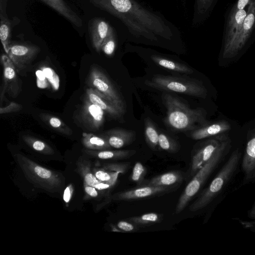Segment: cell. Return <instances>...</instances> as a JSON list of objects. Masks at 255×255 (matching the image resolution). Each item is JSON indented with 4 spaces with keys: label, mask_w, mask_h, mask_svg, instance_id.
Segmentation results:
<instances>
[{
    "label": "cell",
    "mask_w": 255,
    "mask_h": 255,
    "mask_svg": "<svg viewBox=\"0 0 255 255\" xmlns=\"http://www.w3.org/2000/svg\"><path fill=\"white\" fill-rule=\"evenodd\" d=\"M74 191V187L72 184H70L64 190L63 198L66 204L69 203Z\"/></svg>",
    "instance_id": "obj_41"
},
{
    "label": "cell",
    "mask_w": 255,
    "mask_h": 255,
    "mask_svg": "<svg viewBox=\"0 0 255 255\" xmlns=\"http://www.w3.org/2000/svg\"><path fill=\"white\" fill-rule=\"evenodd\" d=\"M128 164L126 163H110L105 165L103 168L109 171L119 172L124 173L128 168Z\"/></svg>",
    "instance_id": "obj_37"
},
{
    "label": "cell",
    "mask_w": 255,
    "mask_h": 255,
    "mask_svg": "<svg viewBox=\"0 0 255 255\" xmlns=\"http://www.w3.org/2000/svg\"><path fill=\"white\" fill-rule=\"evenodd\" d=\"M145 84L159 90L205 98L207 90L200 81L182 77L155 75Z\"/></svg>",
    "instance_id": "obj_6"
},
{
    "label": "cell",
    "mask_w": 255,
    "mask_h": 255,
    "mask_svg": "<svg viewBox=\"0 0 255 255\" xmlns=\"http://www.w3.org/2000/svg\"><path fill=\"white\" fill-rule=\"evenodd\" d=\"M135 135V132L132 130L114 128L106 131L101 135L106 139L111 147L119 149L133 142Z\"/></svg>",
    "instance_id": "obj_16"
},
{
    "label": "cell",
    "mask_w": 255,
    "mask_h": 255,
    "mask_svg": "<svg viewBox=\"0 0 255 255\" xmlns=\"http://www.w3.org/2000/svg\"><path fill=\"white\" fill-rule=\"evenodd\" d=\"M39 117L44 123L57 132L66 135L72 134V129L60 119L46 113H41Z\"/></svg>",
    "instance_id": "obj_26"
},
{
    "label": "cell",
    "mask_w": 255,
    "mask_h": 255,
    "mask_svg": "<svg viewBox=\"0 0 255 255\" xmlns=\"http://www.w3.org/2000/svg\"><path fill=\"white\" fill-rule=\"evenodd\" d=\"M88 82L91 88L103 94L121 111L125 113L126 106L123 98L102 70L95 66H92Z\"/></svg>",
    "instance_id": "obj_7"
},
{
    "label": "cell",
    "mask_w": 255,
    "mask_h": 255,
    "mask_svg": "<svg viewBox=\"0 0 255 255\" xmlns=\"http://www.w3.org/2000/svg\"><path fill=\"white\" fill-rule=\"evenodd\" d=\"M231 128V126L228 121L220 120L212 123H209L207 125L189 131V135L194 140H200L227 133Z\"/></svg>",
    "instance_id": "obj_17"
},
{
    "label": "cell",
    "mask_w": 255,
    "mask_h": 255,
    "mask_svg": "<svg viewBox=\"0 0 255 255\" xmlns=\"http://www.w3.org/2000/svg\"><path fill=\"white\" fill-rule=\"evenodd\" d=\"M84 190L85 193L92 197H96L98 196V190L94 186L84 183Z\"/></svg>",
    "instance_id": "obj_42"
},
{
    "label": "cell",
    "mask_w": 255,
    "mask_h": 255,
    "mask_svg": "<svg viewBox=\"0 0 255 255\" xmlns=\"http://www.w3.org/2000/svg\"><path fill=\"white\" fill-rule=\"evenodd\" d=\"M11 24L6 18L1 16L0 25V38L6 52L10 43Z\"/></svg>",
    "instance_id": "obj_32"
},
{
    "label": "cell",
    "mask_w": 255,
    "mask_h": 255,
    "mask_svg": "<svg viewBox=\"0 0 255 255\" xmlns=\"http://www.w3.org/2000/svg\"><path fill=\"white\" fill-rule=\"evenodd\" d=\"M134 149L93 150L84 149V152L90 156L102 160H123L130 158L136 153Z\"/></svg>",
    "instance_id": "obj_22"
},
{
    "label": "cell",
    "mask_w": 255,
    "mask_h": 255,
    "mask_svg": "<svg viewBox=\"0 0 255 255\" xmlns=\"http://www.w3.org/2000/svg\"><path fill=\"white\" fill-rule=\"evenodd\" d=\"M82 143L85 148L90 150H102L109 149L111 148L104 137L90 133H83Z\"/></svg>",
    "instance_id": "obj_24"
},
{
    "label": "cell",
    "mask_w": 255,
    "mask_h": 255,
    "mask_svg": "<svg viewBox=\"0 0 255 255\" xmlns=\"http://www.w3.org/2000/svg\"><path fill=\"white\" fill-rule=\"evenodd\" d=\"M215 0H198V9L200 12H206L211 6Z\"/></svg>",
    "instance_id": "obj_39"
},
{
    "label": "cell",
    "mask_w": 255,
    "mask_h": 255,
    "mask_svg": "<svg viewBox=\"0 0 255 255\" xmlns=\"http://www.w3.org/2000/svg\"><path fill=\"white\" fill-rule=\"evenodd\" d=\"M247 11L245 9L231 10L225 30L223 48L226 47L241 30Z\"/></svg>",
    "instance_id": "obj_19"
},
{
    "label": "cell",
    "mask_w": 255,
    "mask_h": 255,
    "mask_svg": "<svg viewBox=\"0 0 255 255\" xmlns=\"http://www.w3.org/2000/svg\"><path fill=\"white\" fill-rule=\"evenodd\" d=\"M111 27L105 20L94 18L89 23V31L92 45L96 51L100 52L105 39Z\"/></svg>",
    "instance_id": "obj_18"
},
{
    "label": "cell",
    "mask_w": 255,
    "mask_h": 255,
    "mask_svg": "<svg viewBox=\"0 0 255 255\" xmlns=\"http://www.w3.org/2000/svg\"><path fill=\"white\" fill-rule=\"evenodd\" d=\"M43 72L47 81L51 85L52 89L54 91H57L59 88L60 80L58 76L55 72L49 67H43L41 68Z\"/></svg>",
    "instance_id": "obj_36"
},
{
    "label": "cell",
    "mask_w": 255,
    "mask_h": 255,
    "mask_svg": "<svg viewBox=\"0 0 255 255\" xmlns=\"http://www.w3.org/2000/svg\"><path fill=\"white\" fill-rule=\"evenodd\" d=\"M40 48L33 44L10 42L6 53L18 70L25 68L37 56Z\"/></svg>",
    "instance_id": "obj_11"
},
{
    "label": "cell",
    "mask_w": 255,
    "mask_h": 255,
    "mask_svg": "<svg viewBox=\"0 0 255 255\" xmlns=\"http://www.w3.org/2000/svg\"><path fill=\"white\" fill-rule=\"evenodd\" d=\"M158 146L170 153H175L179 149V145L174 139L163 133H159Z\"/></svg>",
    "instance_id": "obj_31"
},
{
    "label": "cell",
    "mask_w": 255,
    "mask_h": 255,
    "mask_svg": "<svg viewBox=\"0 0 255 255\" xmlns=\"http://www.w3.org/2000/svg\"><path fill=\"white\" fill-rule=\"evenodd\" d=\"M144 135L146 142L153 150H156L158 146L159 133L152 120L146 118L144 119Z\"/></svg>",
    "instance_id": "obj_28"
},
{
    "label": "cell",
    "mask_w": 255,
    "mask_h": 255,
    "mask_svg": "<svg viewBox=\"0 0 255 255\" xmlns=\"http://www.w3.org/2000/svg\"><path fill=\"white\" fill-rule=\"evenodd\" d=\"M243 183L255 182V127L251 130L242 161Z\"/></svg>",
    "instance_id": "obj_13"
},
{
    "label": "cell",
    "mask_w": 255,
    "mask_h": 255,
    "mask_svg": "<svg viewBox=\"0 0 255 255\" xmlns=\"http://www.w3.org/2000/svg\"><path fill=\"white\" fill-rule=\"evenodd\" d=\"M163 214L156 213H148L138 216L129 217L127 220L131 222L139 228L150 226L161 222Z\"/></svg>",
    "instance_id": "obj_27"
},
{
    "label": "cell",
    "mask_w": 255,
    "mask_h": 255,
    "mask_svg": "<svg viewBox=\"0 0 255 255\" xmlns=\"http://www.w3.org/2000/svg\"><path fill=\"white\" fill-rule=\"evenodd\" d=\"M93 173L98 180L103 182H106L114 185H115L119 174V172L108 171L103 168H94Z\"/></svg>",
    "instance_id": "obj_30"
},
{
    "label": "cell",
    "mask_w": 255,
    "mask_h": 255,
    "mask_svg": "<svg viewBox=\"0 0 255 255\" xmlns=\"http://www.w3.org/2000/svg\"><path fill=\"white\" fill-rule=\"evenodd\" d=\"M146 172L145 167L140 162H136L132 169L131 179L138 186L144 185L146 181L144 177Z\"/></svg>",
    "instance_id": "obj_33"
},
{
    "label": "cell",
    "mask_w": 255,
    "mask_h": 255,
    "mask_svg": "<svg viewBox=\"0 0 255 255\" xmlns=\"http://www.w3.org/2000/svg\"><path fill=\"white\" fill-rule=\"evenodd\" d=\"M162 100L167 109L164 122L173 130L191 131L209 123L206 119L207 112L203 108L191 109L169 94H163Z\"/></svg>",
    "instance_id": "obj_2"
},
{
    "label": "cell",
    "mask_w": 255,
    "mask_h": 255,
    "mask_svg": "<svg viewBox=\"0 0 255 255\" xmlns=\"http://www.w3.org/2000/svg\"><path fill=\"white\" fill-rule=\"evenodd\" d=\"M90 2L119 18L137 36L156 41L155 35L167 39L172 35L162 19L133 0H90Z\"/></svg>",
    "instance_id": "obj_1"
},
{
    "label": "cell",
    "mask_w": 255,
    "mask_h": 255,
    "mask_svg": "<svg viewBox=\"0 0 255 255\" xmlns=\"http://www.w3.org/2000/svg\"><path fill=\"white\" fill-rule=\"evenodd\" d=\"M77 172L82 177L84 183L95 187L99 183V180L97 179L92 171L90 162L82 157L79 158L77 161Z\"/></svg>",
    "instance_id": "obj_25"
},
{
    "label": "cell",
    "mask_w": 255,
    "mask_h": 255,
    "mask_svg": "<svg viewBox=\"0 0 255 255\" xmlns=\"http://www.w3.org/2000/svg\"><path fill=\"white\" fill-rule=\"evenodd\" d=\"M86 97L100 107L109 117L116 120H122L125 114L105 96L92 88L86 90Z\"/></svg>",
    "instance_id": "obj_15"
},
{
    "label": "cell",
    "mask_w": 255,
    "mask_h": 255,
    "mask_svg": "<svg viewBox=\"0 0 255 255\" xmlns=\"http://www.w3.org/2000/svg\"><path fill=\"white\" fill-rule=\"evenodd\" d=\"M184 179V175L182 172L172 170L146 180L145 184L179 188Z\"/></svg>",
    "instance_id": "obj_20"
},
{
    "label": "cell",
    "mask_w": 255,
    "mask_h": 255,
    "mask_svg": "<svg viewBox=\"0 0 255 255\" xmlns=\"http://www.w3.org/2000/svg\"><path fill=\"white\" fill-rule=\"evenodd\" d=\"M24 142L35 151L45 155H53L54 149L44 141L33 136L24 135L22 136Z\"/></svg>",
    "instance_id": "obj_29"
},
{
    "label": "cell",
    "mask_w": 255,
    "mask_h": 255,
    "mask_svg": "<svg viewBox=\"0 0 255 255\" xmlns=\"http://www.w3.org/2000/svg\"><path fill=\"white\" fill-rule=\"evenodd\" d=\"M178 188L145 184L116 193L112 196L111 199L114 201H121L144 200L174 192Z\"/></svg>",
    "instance_id": "obj_9"
},
{
    "label": "cell",
    "mask_w": 255,
    "mask_h": 255,
    "mask_svg": "<svg viewBox=\"0 0 255 255\" xmlns=\"http://www.w3.org/2000/svg\"><path fill=\"white\" fill-rule=\"evenodd\" d=\"M241 155L238 148L233 151L210 185L190 205L189 210L191 212H196L207 207L223 191L235 173Z\"/></svg>",
    "instance_id": "obj_4"
},
{
    "label": "cell",
    "mask_w": 255,
    "mask_h": 255,
    "mask_svg": "<svg viewBox=\"0 0 255 255\" xmlns=\"http://www.w3.org/2000/svg\"><path fill=\"white\" fill-rule=\"evenodd\" d=\"M252 0H238L236 3L234 5L232 10H238L243 9L249 5Z\"/></svg>",
    "instance_id": "obj_43"
},
{
    "label": "cell",
    "mask_w": 255,
    "mask_h": 255,
    "mask_svg": "<svg viewBox=\"0 0 255 255\" xmlns=\"http://www.w3.org/2000/svg\"><path fill=\"white\" fill-rule=\"evenodd\" d=\"M139 229L135 224L128 220L120 221L112 227L113 231L123 233L135 232Z\"/></svg>",
    "instance_id": "obj_35"
},
{
    "label": "cell",
    "mask_w": 255,
    "mask_h": 255,
    "mask_svg": "<svg viewBox=\"0 0 255 255\" xmlns=\"http://www.w3.org/2000/svg\"><path fill=\"white\" fill-rule=\"evenodd\" d=\"M229 137L225 133L210 137L201 144L192 156L191 176H194L210 159Z\"/></svg>",
    "instance_id": "obj_10"
},
{
    "label": "cell",
    "mask_w": 255,
    "mask_h": 255,
    "mask_svg": "<svg viewBox=\"0 0 255 255\" xmlns=\"http://www.w3.org/2000/svg\"><path fill=\"white\" fill-rule=\"evenodd\" d=\"M231 147V140L227 139L210 159L194 175L181 194L176 204L175 212L179 214L199 191L210 175L222 162Z\"/></svg>",
    "instance_id": "obj_3"
},
{
    "label": "cell",
    "mask_w": 255,
    "mask_h": 255,
    "mask_svg": "<svg viewBox=\"0 0 255 255\" xmlns=\"http://www.w3.org/2000/svg\"><path fill=\"white\" fill-rule=\"evenodd\" d=\"M114 185L108 183L100 182L95 186V187L100 191L107 190L112 188Z\"/></svg>",
    "instance_id": "obj_44"
},
{
    "label": "cell",
    "mask_w": 255,
    "mask_h": 255,
    "mask_svg": "<svg viewBox=\"0 0 255 255\" xmlns=\"http://www.w3.org/2000/svg\"><path fill=\"white\" fill-rule=\"evenodd\" d=\"M248 216L251 218L255 219V204L249 211Z\"/></svg>",
    "instance_id": "obj_45"
},
{
    "label": "cell",
    "mask_w": 255,
    "mask_h": 255,
    "mask_svg": "<svg viewBox=\"0 0 255 255\" xmlns=\"http://www.w3.org/2000/svg\"><path fill=\"white\" fill-rule=\"evenodd\" d=\"M255 28V0H252L249 4L241 30L230 44L223 48V57L230 58L235 56L245 46Z\"/></svg>",
    "instance_id": "obj_8"
},
{
    "label": "cell",
    "mask_w": 255,
    "mask_h": 255,
    "mask_svg": "<svg viewBox=\"0 0 255 255\" xmlns=\"http://www.w3.org/2000/svg\"><path fill=\"white\" fill-rule=\"evenodd\" d=\"M78 27L82 26L80 17L64 0H40Z\"/></svg>",
    "instance_id": "obj_21"
},
{
    "label": "cell",
    "mask_w": 255,
    "mask_h": 255,
    "mask_svg": "<svg viewBox=\"0 0 255 255\" xmlns=\"http://www.w3.org/2000/svg\"><path fill=\"white\" fill-rule=\"evenodd\" d=\"M36 76H37V86L42 88H45L47 87V82H46V78L42 71L40 70V71H37L36 72Z\"/></svg>",
    "instance_id": "obj_40"
},
{
    "label": "cell",
    "mask_w": 255,
    "mask_h": 255,
    "mask_svg": "<svg viewBox=\"0 0 255 255\" xmlns=\"http://www.w3.org/2000/svg\"><path fill=\"white\" fill-rule=\"evenodd\" d=\"M151 59L159 66L170 71L186 74H191L194 72L192 69L184 64L162 57L153 55Z\"/></svg>",
    "instance_id": "obj_23"
},
{
    "label": "cell",
    "mask_w": 255,
    "mask_h": 255,
    "mask_svg": "<svg viewBox=\"0 0 255 255\" xmlns=\"http://www.w3.org/2000/svg\"><path fill=\"white\" fill-rule=\"evenodd\" d=\"M15 156L25 177L35 186L50 192L59 191L62 187L64 179L60 173L45 168L21 154Z\"/></svg>",
    "instance_id": "obj_5"
},
{
    "label": "cell",
    "mask_w": 255,
    "mask_h": 255,
    "mask_svg": "<svg viewBox=\"0 0 255 255\" xmlns=\"http://www.w3.org/2000/svg\"><path fill=\"white\" fill-rule=\"evenodd\" d=\"M105 112L98 105L85 97L81 111V117L84 125L90 130L97 131L105 122Z\"/></svg>",
    "instance_id": "obj_12"
},
{
    "label": "cell",
    "mask_w": 255,
    "mask_h": 255,
    "mask_svg": "<svg viewBox=\"0 0 255 255\" xmlns=\"http://www.w3.org/2000/svg\"><path fill=\"white\" fill-rule=\"evenodd\" d=\"M116 48V39L113 28L111 27L110 31L103 41L101 50L107 55L111 56L114 53Z\"/></svg>",
    "instance_id": "obj_34"
},
{
    "label": "cell",
    "mask_w": 255,
    "mask_h": 255,
    "mask_svg": "<svg viewBox=\"0 0 255 255\" xmlns=\"http://www.w3.org/2000/svg\"><path fill=\"white\" fill-rule=\"evenodd\" d=\"M22 108L21 105L14 102H11L8 106L4 107H1L0 109V114L9 113L14 112L20 111Z\"/></svg>",
    "instance_id": "obj_38"
},
{
    "label": "cell",
    "mask_w": 255,
    "mask_h": 255,
    "mask_svg": "<svg viewBox=\"0 0 255 255\" xmlns=\"http://www.w3.org/2000/svg\"><path fill=\"white\" fill-rule=\"evenodd\" d=\"M3 69V92L15 98L20 92V84L15 71V67L8 56H1Z\"/></svg>",
    "instance_id": "obj_14"
}]
</instances>
